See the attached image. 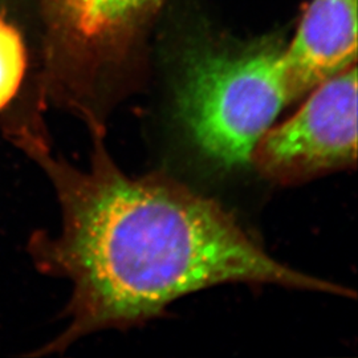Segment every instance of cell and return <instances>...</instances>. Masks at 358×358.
Masks as SVG:
<instances>
[{
    "instance_id": "6da1fadb",
    "label": "cell",
    "mask_w": 358,
    "mask_h": 358,
    "mask_svg": "<svg viewBox=\"0 0 358 358\" xmlns=\"http://www.w3.org/2000/svg\"><path fill=\"white\" fill-rule=\"evenodd\" d=\"M103 134H92L88 169L51 153L38 130L26 146L53 183L62 210L57 235L38 234L40 267L72 282L71 322L51 345L63 350L90 333L128 328L210 287L244 282L355 297V292L273 259L217 201L164 173L130 177Z\"/></svg>"
},
{
    "instance_id": "7a4b0ae2",
    "label": "cell",
    "mask_w": 358,
    "mask_h": 358,
    "mask_svg": "<svg viewBox=\"0 0 358 358\" xmlns=\"http://www.w3.org/2000/svg\"><path fill=\"white\" fill-rule=\"evenodd\" d=\"M294 100L280 44L207 48L185 62L176 115L198 153L232 170L251 164L257 142Z\"/></svg>"
},
{
    "instance_id": "3957f363",
    "label": "cell",
    "mask_w": 358,
    "mask_h": 358,
    "mask_svg": "<svg viewBox=\"0 0 358 358\" xmlns=\"http://www.w3.org/2000/svg\"><path fill=\"white\" fill-rule=\"evenodd\" d=\"M279 127H271L251 164L266 178L294 185L356 165L357 65L322 81Z\"/></svg>"
},
{
    "instance_id": "277c9868",
    "label": "cell",
    "mask_w": 358,
    "mask_h": 358,
    "mask_svg": "<svg viewBox=\"0 0 358 358\" xmlns=\"http://www.w3.org/2000/svg\"><path fill=\"white\" fill-rule=\"evenodd\" d=\"M357 0H312L282 59L294 99L356 65Z\"/></svg>"
},
{
    "instance_id": "5b68a950",
    "label": "cell",
    "mask_w": 358,
    "mask_h": 358,
    "mask_svg": "<svg viewBox=\"0 0 358 358\" xmlns=\"http://www.w3.org/2000/svg\"><path fill=\"white\" fill-rule=\"evenodd\" d=\"M65 23L81 43L108 56L115 38L138 19L155 8L161 0H52Z\"/></svg>"
},
{
    "instance_id": "8992f818",
    "label": "cell",
    "mask_w": 358,
    "mask_h": 358,
    "mask_svg": "<svg viewBox=\"0 0 358 358\" xmlns=\"http://www.w3.org/2000/svg\"><path fill=\"white\" fill-rule=\"evenodd\" d=\"M26 71V50L19 32L0 17V110L17 93Z\"/></svg>"
}]
</instances>
